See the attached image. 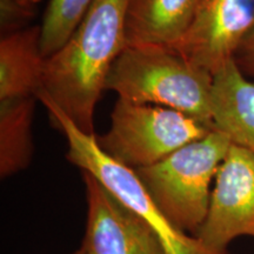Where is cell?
I'll return each instance as SVG.
<instances>
[{"mask_svg": "<svg viewBox=\"0 0 254 254\" xmlns=\"http://www.w3.org/2000/svg\"><path fill=\"white\" fill-rule=\"evenodd\" d=\"M73 254H82V252H81V250H79V251H77V252L73 253Z\"/></svg>", "mask_w": 254, "mask_h": 254, "instance_id": "17", "label": "cell"}, {"mask_svg": "<svg viewBox=\"0 0 254 254\" xmlns=\"http://www.w3.org/2000/svg\"><path fill=\"white\" fill-rule=\"evenodd\" d=\"M131 1L94 0L65 45L46 58L41 92L84 132L93 133L95 106L126 46Z\"/></svg>", "mask_w": 254, "mask_h": 254, "instance_id": "1", "label": "cell"}, {"mask_svg": "<svg viewBox=\"0 0 254 254\" xmlns=\"http://www.w3.org/2000/svg\"><path fill=\"white\" fill-rule=\"evenodd\" d=\"M237 64H240L254 75V30L249 34V37L244 40L236 55Z\"/></svg>", "mask_w": 254, "mask_h": 254, "instance_id": "15", "label": "cell"}, {"mask_svg": "<svg viewBox=\"0 0 254 254\" xmlns=\"http://www.w3.org/2000/svg\"><path fill=\"white\" fill-rule=\"evenodd\" d=\"M94 0H49L40 25V46L45 58L65 45Z\"/></svg>", "mask_w": 254, "mask_h": 254, "instance_id": "13", "label": "cell"}, {"mask_svg": "<svg viewBox=\"0 0 254 254\" xmlns=\"http://www.w3.org/2000/svg\"><path fill=\"white\" fill-rule=\"evenodd\" d=\"M254 237V154L232 144L219 167L206 220L196 239L212 254H227L238 237Z\"/></svg>", "mask_w": 254, "mask_h": 254, "instance_id": "6", "label": "cell"}, {"mask_svg": "<svg viewBox=\"0 0 254 254\" xmlns=\"http://www.w3.org/2000/svg\"><path fill=\"white\" fill-rule=\"evenodd\" d=\"M81 252H82V251H81ZM82 254H84V252H82Z\"/></svg>", "mask_w": 254, "mask_h": 254, "instance_id": "18", "label": "cell"}, {"mask_svg": "<svg viewBox=\"0 0 254 254\" xmlns=\"http://www.w3.org/2000/svg\"><path fill=\"white\" fill-rule=\"evenodd\" d=\"M212 86L213 75L173 47L138 44L125 46L105 90L119 99L167 107L212 126Z\"/></svg>", "mask_w": 254, "mask_h": 254, "instance_id": "2", "label": "cell"}, {"mask_svg": "<svg viewBox=\"0 0 254 254\" xmlns=\"http://www.w3.org/2000/svg\"><path fill=\"white\" fill-rule=\"evenodd\" d=\"M200 0H132L127 14L126 45L173 47L192 24Z\"/></svg>", "mask_w": 254, "mask_h": 254, "instance_id": "11", "label": "cell"}, {"mask_svg": "<svg viewBox=\"0 0 254 254\" xmlns=\"http://www.w3.org/2000/svg\"><path fill=\"white\" fill-rule=\"evenodd\" d=\"M45 64L40 26L4 34L0 40V100L37 97L44 87Z\"/></svg>", "mask_w": 254, "mask_h": 254, "instance_id": "10", "label": "cell"}, {"mask_svg": "<svg viewBox=\"0 0 254 254\" xmlns=\"http://www.w3.org/2000/svg\"><path fill=\"white\" fill-rule=\"evenodd\" d=\"M87 199L84 254H166L160 238L140 215L82 172Z\"/></svg>", "mask_w": 254, "mask_h": 254, "instance_id": "8", "label": "cell"}, {"mask_svg": "<svg viewBox=\"0 0 254 254\" xmlns=\"http://www.w3.org/2000/svg\"><path fill=\"white\" fill-rule=\"evenodd\" d=\"M0 9H1V27H5V30L15 31V25L25 23L33 14L32 9L15 4L12 0H0Z\"/></svg>", "mask_w": 254, "mask_h": 254, "instance_id": "14", "label": "cell"}, {"mask_svg": "<svg viewBox=\"0 0 254 254\" xmlns=\"http://www.w3.org/2000/svg\"><path fill=\"white\" fill-rule=\"evenodd\" d=\"M56 128L67 141L66 158L99 182L126 207L151 225L163 243L166 254H212L195 237L172 226L157 207L153 199L133 168L117 161L100 147L94 133L84 132L46 94H38Z\"/></svg>", "mask_w": 254, "mask_h": 254, "instance_id": "4", "label": "cell"}, {"mask_svg": "<svg viewBox=\"0 0 254 254\" xmlns=\"http://www.w3.org/2000/svg\"><path fill=\"white\" fill-rule=\"evenodd\" d=\"M232 142L213 129L151 166L134 170L174 228L196 237L208 214L212 183Z\"/></svg>", "mask_w": 254, "mask_h": 254, "instance_id": "3", "label": "cell"}, {"mask_svg": "<svg viewBox=\"0 0 254 254\" xmlns=\"http://www.w3.org/2000/svg\"><path fill=\"white\" fill-rule=\"evenodd\" d=\"M211 114L214 129L254 154V82L241 72L236 59L213 75Z\"/></svg>", "mask_w": 254, "mask_h": 254, "instance_id": "9", "label": "cell"}, {"mask_svg": "<svg viewBox=\"0 0 254 254\" xmlns=\"http://www.w3.org/2000/svg\"><path fill=\"white\" fill-rule=\"evenodd\" d=\"M37 97L0 100V176L20 172L33 154L32 124Z\"/></svg>", "mask_w": 254, "mask_h": 254, "instance_id": "12", "label": "cell"}, {"mask_svg": "<svg viewBox=\"0 0 254 254\" xmlns=\"http://www.w3.org/2000/svg\"><path fill=\"white\" fill-rule=\"evenodd\" d=\"M213 129L179 111L118 98L111 113L109 131L97 139L113 159L138 170L159 163Z\"/></svg>", "mask_w": 254, "mask_h": 254, "instance_id": "5", "label": "cell"}, {"mask_svg": "<svg viewBox=\"0 0 254 254\" xmlns=\"http://www.w3.org/2000/svg\"><path fill=\"white\" fill-rule=\"evenodd\" d=\"M12 1H14L15 4L23 6L25 8L32 9V11H33L34 7H36L37 4L40 1V0H12Z\"/></svg>", "mask_w": 254, "mask_h": 254, "instance_id": "16", "label": "cell"}, {"mask_svg": "<svg viewBox=\"0 0 254 254\" xmlns=\"http://www.w3.org/2000/svg\"><path fill=\"white\" fill-rule=\"evenodd\" d=\"M254 30V0H200L190 25L173 49L214 75Z\"/></svg>", "mask_w": 254, "mask_h": 254, "instance_id": "7", "label": "cell"}]
</instances>
